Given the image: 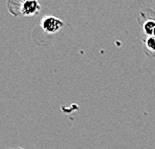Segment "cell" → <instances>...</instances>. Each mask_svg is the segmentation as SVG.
<instances>
[{
	"label": "cell",
	"instance_id": "cell-1",
	"mask_svg": "<svg viewBox=\"0 0 155 149\" xmlns=\"http://www.w3.org/2000/svg\"><path fill=\"white\" fill-rule=\"evenodd\" d=\"M9 10L17 8L15 15L33 16L38 14L41 10V5L38 0H10L8 3Z\"/></svg>",
	"mask_w": 155,
	"mask_h": 149
},
{
	"label": "cell",
	"instance_id": "cell-6",
	"mask_svg": "<svg viewBox=\"0 0 155 149\" xmlns=\"http://www.w3.org/2000/svg\"><path fill=\"white\" fill-rule=\"evenodd\" d=\"M17 149H22V148H17Z\"/></svg>",
	"mask_w": 155,
	"mask_h": 149
},
{
	"label": "cell",
	"instance_id": "cell-5",
	"mask_svg": "<svg viewBox=\"0 0 155 149\" xmlns=\"http://www.w3.org/2000/svg\"><path fill=\"white\" fill-rule=\"evenodd\" d=\"M152 36H154V37H155V28H154V30H153V34H152Z\"/></svg>",
	"mask_w": 155,
	"mask_h": 149
},
{
	"label": "cell",
	"instance_id": "cell-2",
	"mask_svg": "<svg viewBox=\"0 0 155 149\" xmlns=\"http://www.w3.org/2000/svg\"><path fill=\"white\" fill-rule=\"evenodd\" d=\"M64 23L60 18L56 17L53 15H47L41 19L40 27L47 34H54L57 33L60 29L63 27Z\"/></svg>",
	"mask_w": 155,
	"mask_h": 149
},
{
	"label": "cell",
	"instance_id": "cell-4",
	"mask_svg": "<svg viewBox=\"0 0 155 149\" xmlns=\"http://www.w3.org/2000/svg\"><path fill=\"white\" fill-rule=\"evenodd\" d=\"M145 45L148 50L155 52V37L154 36H148L145 40Z\"/></svg>",
	"mask_w": 155,
	"mask_h": 149
},
{
	"label": "cell",
	"instance_id": "cell-3",
	"mask_svg": "<svg viewBox=\"0 0 155 149\" xmlns=\"http://www.w3.org/2000/svg\"><path fill=\"white\" fill-rule=\"evenodd\" d=\"M154 28H155V21L152 20V19H149V20H147V21L144 22V24H143V31L145 33V35L152 36Z\"/></svg>",
	"mask_w": 155,
	"mask_h": 149
}]
</instances>
